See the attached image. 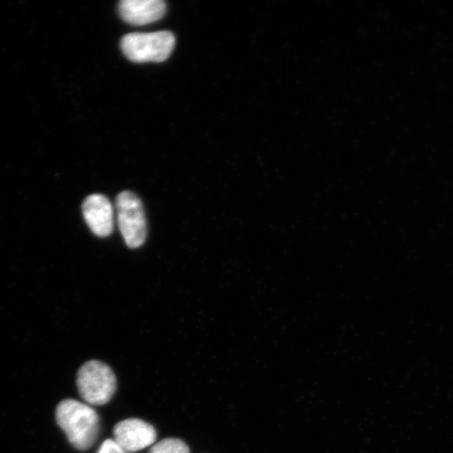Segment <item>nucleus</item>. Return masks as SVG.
<instances>
[{"label": "nucleus", "instance_id": "1", "mask_svg": "<svg viewBox=\"0 0 453 453\" xmlns=\"http://www.w3.org/2000/svg\"><path fill=\"white\" fill-rule=\"evenodd\" d=\"M57 423L79 450H87L98 439L100 421L92 406L76 400H65L57 407Z\"/></svg>", "mask_w": 453, "mask_h": 453}, {"label": "nucleus", "instance_id": "2", "mask_svg": "<svg viewBox=\"0 0 453 453\" xmlns=\"http://www.w3.org/2000/svg\"><path fill=\"white\" fill-rule=\"evenodd\" d=\"M174 45L175 37L168 31L132 33L121 41L124 55L135 64L165 61L172 55Z\"/></svg>", "mask_w": 453, "mask_h": 453}, {"label": "nucleus", "instance_id": "3", "mask_svg": "<svg viewBox=\"0 0 453 453\" xmlns=\"http://www.w3.org/2000/svg\"><path fill=\"white\" fill-rule=\"evenodd\" d=\"M77 384L81 398L88 405L109 403L117 389L115 373L98 360L87 362L78 372Z\"/></svg>", "mask_w": 453, "mask_h": 453}, {"label": "nucleus", "instance_id": "4", "mask_svg": "<svg viewBox=\"0 0 453 453\" xmlns=\"http://www.w3.org/2000/svg\"><path fill=\"white\" fill-rule=\"evenodd\" d=\"M119 229L124 241L132 249L144 245L147 237L146 217L140 198L130 191H123L117 197Z\"/></svg>", "mask_w": 453, "mask_h": 453}, {"label": "nucleus", "instance_id": "5", "mask_svg": "<svg viewBox=\"0 0 453 453\" xmlns=\"http://www.w3.org/2000/svg\"><path fill=\"white\" fill-rule=\"evenodd\" d=\"M113 435L118 445L129 453L143 450L154 445L157 440L155 427L140 418H128L118 423Z\"/></svg>", "mask_w": 453, "mask_h": 453}, {"label": "nucleus", "instance_id": "6", "mask_svg": "<svg viewBox=\"0 0 453 453\" xmlns=\"http://www.w3.org/2000/svg\"><path fill=\"white\" fill-rule=\"evenodd\" d=\"M85 222L95 235L106 237L113 231V208L109 198L101 195L87 197L82 206Z\"/></svg>", "mask_w": 453, "mask_h": 453}, {"label": "nucleus", "instance_id": "7", "mask_svg": "<svg viewBox=\"0 0 453 453\" xmlns=\"http://www.w3.org/2000/svg\"><path fill=\"white\" fill-rule=\"evenodd\" d=\"M166 8L163 0H123L119 13L129 25L145 26L162 19Z\"/></svg>", "mask_w": 453, "mask_h": 453}, {"label": "nucleus", "instance_id": "8", "mask_svg": "<svg viewBox=\"0 0 453 453\" xmlns=\"http://www.w3.org/2000/svg\"><path fill=\"white\" fill-rule=\"evenodd\" d=\"M150 453H189V447L182 440L168 438L152 446Z\"/></svg>", "mask_w": 453, "mask_h": 453}, {"label": "nucleus", "instance_id": "9", "mask_svg": "<svg viewBox=\"0 0 453 453\" xmlns=\"http://www.w3.org/2000/svg\"><path fill=\"white\" fill-rule=\"evenodd\" d=\"M97 453H129L124 450L120 445H118L115 440H106L101 445Z\"/></svg>", "mask_w": 453, "mask_h": 453}]
</instances>
